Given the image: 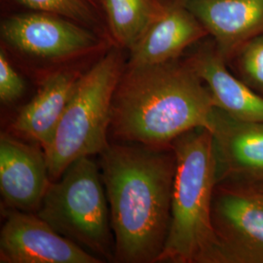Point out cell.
Here are the masks:
<instances>
[{
  "label": "cell",
  "mask_w": 263,
  "mask_h": 263,
  "mask_svg": "<svg viewBox=\"0 0 263 263\" xmlns=\"http://www.w3.org/2000/svg\"><path fill=\"white\" fill-rule=\"evenodd\" d=\"M102 178L114 236V260L158 262L169 233L176 155L171 148L109 144Z\"/></svg>",
  "instance_id": "cell-1"
},
{
  "label": "cell",
  "mask_w": 263,
  "mask_h": 263,
  "mask_svg": "<svg viewBox=\"0 0 263 263\" xmlns=\"http://www.w3.org/2000/svg\"><path fill=\"white\" fill-rule=\"evenodd\" d=\"M214 110L207 86L185 59L126 64L113 97L109 130L125 142L171 148L187 132L211 131Z\"/></svg>",
  "instance_id": "cell-2"
},
{
  "label": "cell",
  "mask_w": 263,
  "mask_h": 263,
  "mask_svg": "<svg viewBox=\"0 0 263 263\" xmlns=\"http://www.w3.org/2000/svg\"><path fill=\"white\" fill-rule=\"evenodd\" d=\"M176 155L169 233L158 262L214 263L213 201L218 184L212 132L197 128L172 144Z\"/></svg>",
  "instance_id": "cell-3"
},
{
  "label": "cell",
  "mask_w": 263,
  "mask_h": 263,
  "mask_svg": "<svg viewBox=\"0 0 263 263\" xmlns=\"http://www.w3.org/2000/svg\"><path fill=\"white\" fill-rule=\"evenodd\" d=\"M126 52L113 46L80 76L44 149L52 180L76 160L101 154L109 145L113 97L127 64Z\"/></svg>",
  "instance_id": "cell-4"
},
{
  "label": "cell",
  "mask_w": 263,
  "mask_h": 263,
  "mask_svg": "<svg viewBox=\"0 0 263 263\" xmlns=\"http://www.w3.org/2000/svg\"><path fill=\"white\" fill-rule=\"evenodd\" d=\"M103 185L94 161L77 159L50 182L36 215L86 251L114 260L110 212Z\"/></svg>",
  "instance_id": "cell-5"
},
{
  "label": "cell",
  "mask_w": 263,
  "mask_h": 263,
  "mask_svg": "<svg viewBox=\"0 0 263 263\" xmlns=\"http://www.w3.org/2000/svg\"><path fill=\"white\" fill-rule=\"evenodd\" d=\"M1 47L22 61L43 66L49 73L74 67L77 62L105 54L112 41L71 20L37 11L4 16Z\"/></svg>",
  "instance_id": "cell-6"
},
{
  "label": "cell",
  "mask_w": 263,
  "mask_h": 263,
  "mask_svg": "<svg viewBox=\"0 0 263 263\" xmlns=\"http://www.w3.org/2000/svg\"><path fill=\"white\" fill-rule=\"evenodd\" d=\"M214 263H263V191L254 184L218 183L213 201Z\"/></svg>",
  "instance_id": "cell-7"
},
{
  "label": "cell",
  "mask_w": 263,
  "mask_h": 263,
  "mask_svg": "<svg viewBox=\"0 0 263 263\" xmlns=\"http://www.w3.org/2000/svg\"><path fill=\"white\" fill-rule=\"evenodd\" d=\"M0 232L1 263H100L37 215L9 209Z\"/></svg>",
  "instance_id": "cell-8"
},
{
  "label": "cell",
  "mask_w": 263,
  "mask_h": 263,
  "mask_svg": "<svg viewBox=\"0 0 263 263\" xmlns=\"http://www.w3.org/2000/svg\"><path fill=\"white\" fill-rule=\"evenodd\" d=\"M211 132L218 183H262L263 122L236 120L215 107Z\"/></svg>",
  "instance_id": "cell-9"
},
{
  "label": "cell",
  "mask_w": 263,
  "mask_h": 263,
  "mask_svg": "<svg viewBox=\"0 0 263 263\" xmlns=\"http://www.w3.org/2000/svg\"><path fill=\"white\" fill-rule=\"evenodd\" d=\"M43 148L7 134L0 139V191L6 207L37 212L50 180Z\"/></svg>",
  "instance_id": "cell-10"
},
{
  "label": "cell",
  "mask_w": 263,
  "mask_h": 263,
  "mask_svg": "<svg viewBox=\"0 0 263 263\" xmlns=\"http://www.w3.org/2000/svg\"><path fill=\"white\" fill-rule=\"evenodd\" d=\"M185 60L204 81L214 105L236 120L263 122V96L233 76L214 40L200 41Z\"/></svg>",
  "instance_id": "cell-11"
},
{
  "label": "cell",
  "mask_w": 263,
  "mask_h": 263,
  "mask_svg": "<svg viewBox=\"0 0 263 263\" xmlns=\"http://www.w3.org/2000/svg\"><path fill=\"white\" fill-rule=\"evenodd\" d=\"M203 24L227 63L263 35V0H181Z\"/></svg>",
  "instance_id": "cell-12"
},
{
  "label": "cell",
  "mask_w": 263,
  "mask_h": 263,
  "mask_svg": "<svg viewBox=\"0 0 263 263\" xmlns=\"http://www.w3.org/2000/svg\"><path fill=\"white\" fill-rule=\"evenodd\" d=\"M208 36L206 28L181 0H168L166 14L128 53L127 66H153L178 60L186 49Z\"/></svg>",
  "instance_id": "cell-13"
},
{
  "label": "cell",
  "mask_w": 263,
  "mask_h": 263,
  "mask_svg": "<svg viewBox=\"0 0 263 263\" xmlns=\"http://www.w3.org/2000/svg\"><path fill=\"white\" fill-rule=\"evenodd\" d=\"M82 74L76 67H66L42 77L37 93L23 107L11 129L46 149Z\"/></svg>",
  "instance_id": "cell-14"
},
{
  "label": "cell",
  "mask_w": 263,
  "mask_h": 263,
  "mask_svg": "<svg viewBox=\"0 0 263 263\" xmlns=\"http://www.w3.org/2000/svg\"><path fill=\"white\" fill-rule=\"evenodd\" d=\"M115 46L128 53L167 12L168 0H102Z\"/></svg>",
  "instance_id": "cell-15"
},
{
  "label": "cell",
  "mask_w": 263,
  "mask_h": 263,
  "mask_svg": "<svg viewBox=\"0 0 263 263\" xmlns=\"http://www.w3.org/2000/svg\"><path fill=\"white\" fill-rule=\"evenodd\" d=\"M12 2L29 11L45 12L71 20L112 41L102 0H12Z\"/></svg>",
  "instance_id": "cell-16"
},
{
  "label": "cell",
  "mask_w": 263,
  "mask_h": 263,
  "mask_svg": "<svg viewBox=\"0 0 263 263\" xmlns=\"http://www.w3.org/2000/svg\"><path fill=\"white\" fill-rule=\"evenodd\" d=\"M243 81L263 96V35L250 40L234 58Z\"/></svg>",
  "instance_id": "cell-17"
},
{
  "label": "cell",
  "mask_w": 263,
  "mask_h": 263,
  "mask_svg": "<svg viewBox=\"0 0 263 263\" xmlns=\"http://www.w3.org/2000/svg\"><path fill=\"white\" fill-rule=\"evenodd\" d=\"M26 84L10 61L7 51L0 49V100L3 104H12L24 95Z\"/></svg>",
  "instance_id": "cell-18"
},
{
  "label": "cell",
  "mask_w": 263,
  "mask_h": 263,
  "mask_svg": "<svg viewBox=\"0 0 263 263\" xmlns=\"http://www.w3.org/2000/svg\"><path fill=\"white\" fill-rule=\"evenodd\" d=\"M255 186H257V187L259 188V189H261L263 191V182L262 183H256V184H254Z\"/></svg>",
  "instance_id": "cell-19"
}]
</instances>
